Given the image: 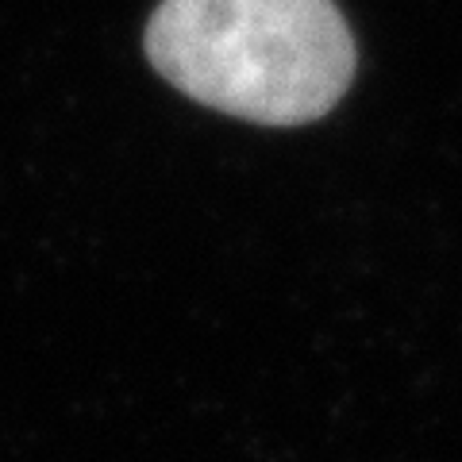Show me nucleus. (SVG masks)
<instances>
[{"label":"nucleus","mask_w":462,"mask_h":462,"mask_svg":"<svg viewBox=\"0 0 462 462\" xmlns=\"http://www.w3.org/2000/svg\"><path fill=\"white\" fill-rule=\"evenodd\" d=\"M147 54L197 105L273 127L320 120L355 78L331 0H162Z\"/></svg>","instance_id":"nucleus-1"}]
</instances>
